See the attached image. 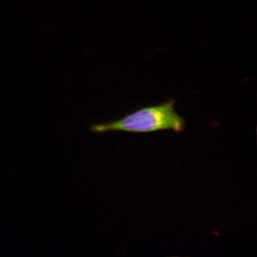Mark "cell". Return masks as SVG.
<instances>
[{
  "label": "cell",
  "instance_id": "1",
  "mask_svg": "<svg viewBox=\"0 0 257 257\" xmlns=\"http://www.w3.org/2000/svg\"><path fill=\"white\" fill-rule=\"evenodd\" d=\"M176 103L175 98H170L159 104L144 106L117 120L93 124L90 131L94 134L114 132L140 134L165 131L181 133L185 130L186 120L176 110Z\"/></svg>",
  "mask_w": 257,
  "mask_h": 257
}]
</instances>
